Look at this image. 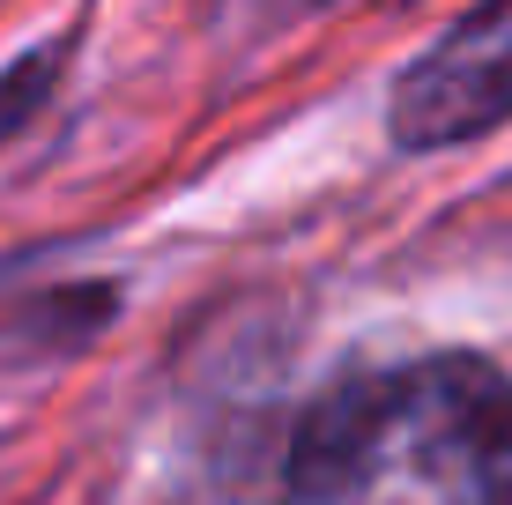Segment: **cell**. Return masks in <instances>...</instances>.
I'll list each match as a JSON object with an SVG mask.
<instances>
[{"label":"cell","instance_id":"7a4b0ae2","mask_svg":"<svg viewBox=\"0 0 512 505\" xmlns=\"http://www.w3.org/2000/svg\"><path fill=\"white\" fill-rule=\"evenodd\" d=\"M498 127H512V0L453 15L386 82V142L401 156L468 149Z\"/></svg>","mask_w":512,"mask_h":505},{"label":"cell","instance_id":"6da1fadb","mask_svg":"<svg viewBox=\"0 0 512 505\" xmlns=\"http://www.w3.org/2000/svg\"><path fill=\"white\" fill-rule=\"evenodd\" d=\"M282 505H512V372L483 350L334 372L290 424Z\"/></svg>","mask_w":512,"mask_h":505},{"label":"cell","instance_id":"277c9868","mask_svg":"<svg viewBox=\"0 0 512 505\" xmlns=\"http://www.w3.org/2000/svg\"><path fill=\"white\" fill-rule=\"evenodd\" d=\"M67 60H75V30L23 45L8 67H0V149H15L52 112V97H60V82H67Z\"/></svg>","mask_w":512,"mask_h":505},{"label":"cell","instance_id":"5b68a950","mask_svg":"<svg viewBox=\"0 0 512 505\" xmlns=\"http://www.w3.org/2000/svg\"><path fill=\"white\" fill-rule=\"evenodd\" d=\"M0 461H8V439H0Z\"/></svg>","mask_w":512,"mask_h":505},{"label":"cell","instance_id":"3957f363","mask_svg":"<svg viewBox=\"0 0 512 505\" xmlns=\"http://www.w3.org/2000/svg\"><path fill=\"white\" fill-rule=\"evenodd\" d=\"M112 320H119V283H52L8 305L0 342L30 364H52V357H82Z\"/></svg>","mask_w":512,"mask_h":505}]
</instances>
